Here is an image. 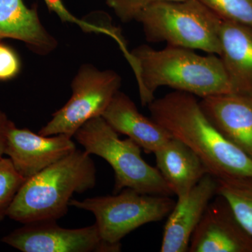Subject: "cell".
Returning a JSON list of instances; mask_svg holds the SVG:
<instances>
[{
  "label": "cell",
  "instance_id": "1",
  "mask_svg": "<svg viewBox=\"0 0 252 252\" xmlns=\"http://www.w3.org/2000/svg\"><path fill=\"white\" fill-rule=\"evenodd\" d=\"M135 74L141 103L148 105L161 87L193 94L200 98L233 94L224 66L217 55L201 56L193 50L166 46L135 48L126 56Z\"/></svg>",
  "mask_w": 252,
  "mask_h": 252
},
{
  "label": "cell",
  "instance_id": "2",
  "mask_svg": "<svg viewBox=\"0 0 252 252\" xmlns=\"http://www.w3.org/2000/svg\"><path fill=\"white\" fill-rule=\"evenodd\" d=\"M152 119L181 141L216 179L252 177V160L210 122L193 94L175 91L148 104Z\"/></svg>",
  "mask_w": 252,
  "mask_h": 252
},
{
  "label": "cell",
  "instance_id": "3",
  "mask_svg": "<svg viewBox=\"0 0 252 252\" xmlns=\"http://www.w3.org/2000/svg\"><path fill=\"white\" fill-rule=\"evenodd\" d=\"M96 173L91 155L77 149L25 181L7 217L23 224L57 220L67 213L74 193L94 188Z\"/></svg>",
  "mask_w": 252,
  "mask_h": 252
},
{
  "label": "cell",
  "instance_id": "4",
  "mask_svg": "<svg viewBox=\"0 0 252 252\" xmlns=\"http://www.w3.org/2000/svg\"><path fill=\"white\" fill-rule=\"evenodd\" d=\"M135 21L149 42L220 56L223 20L199 0L158 3L142 11Z\"/></svg>",
  "mask_w": 252,
  "mask_h": 252
},
{
  "label": "cell",
  "instance_id": "5",
  "mask_svg": "<svg viewBox=\"0 0 252 252\" xmlns=\"http://www.w3.org/2000/svg\"><path fill=\"white\" fill-rule=\"evenodd\" d=\"M73 137L86 153L102 158L112 167L116 193L129 188L151 195H173L157 167L144 160L140 146L129 137L122 140L102 117L86 122Z\"/></svg>",
  "mask_w": 252,
  "mask_h": 252
},
{
  "label": "cell",
  "instance_id": "6",
  "mask_svg": "<svg viewBox=\"0 0 252 252\" xmlns=\"http://www.w3.org/2000/svg\"><path fill=\"white\" fill-rule=\"evenodd\" d=\"M175 203L170 196L142 193L126 188L114 195L84 200L72 199L69 205L91 212L102 240L122 246L121 240L131 232L168 216Z\"/></svg>",
  "mask_w": 252,
  "mask_h": 252
},
{
  "label": "cell",
  "instance_id": "7",
  "mask_svg": "<svg viewBox=\"0 0 252 252\" xmlns=\"http://www.w3.org/2000/svg\"><path fill=\"white\" fill-rule=\"evenodd\" d=\"M121 86L122 78L115 71L101 70L89 63L82 64L73 78L70 99L53 114L38 133L74 137L86 122L102 117Z\"/></svg>",
  "mask_w": 252,
  "mask_h": 252
},
{
  "label": "cell",
  "instance_id": "8",
  "mask_svg": "<svg viewBox=\"0 0 252 252\" xmlns=\"http://www.w3.org/2000/svg\"><path fill=\"white\" fill-rule=\"evenodd\" d=\"M1 242L23 252H117L122 246L104 242L95 223L65 228L56 220L26 223L3 237Z\"/></svg>",
  "mask_w": 252,
  "mask_h": 252
},
{
  "label": "cell",
  "instance_id": "9",
  "mask_svg": "<svg viewBox=\"0 0 252 252\" xmlns=\"http://www.w3.org/2000/svg\"><path fill=\"white\" fill-rule=\"evenodd\" d=\"M76 149L69 136H44L14 125L8 133L4 155L9 157L16 171L27 180Z\"/></svg>",
  "mask_w": 252,
  "mask_h": 252
},
{
  "label": "cell",
  "instance_id": "10",
  "mask_svg": "<svg viewBox=\"0 0 252 252\" xmlns=\"http://www.w3.org/2000/svg\"><path fill=\"white\" fill-rule=\"evenodd\" d=\"M189 252H252V236L240 224L225 198L217 195L194 230Z\"/></svg>",
  "mask_w": 252,
  "mask_h": 252
},
{
  "label": "cell",
  "instance_id": "11",
  "mask_svg": "<svg viewBox=\"0 0 252 252\" xmlns=\"http://www.w3.org/2000/svg\"><path fill=\"white\" fill-rule=\"evenodd\" d=\"M217 190V179L207 174L187 195L177 198L167 216L160 252H189L194 230Z\"/></svg>",
  "mask_w": 252,
  "mask_h": 252
},
{
  "label": "cell",
  "instance_id": "12",
  "mask_svg": "<svg viewBox=\"0 0 252 252\" xmlns=\"http://www.w3.org/2000/svg\"><path fill=\"white\" fill-rule=\"evenodd\" d=\"M199 102L221 135L252 160V97L218 94Z\"/></svg>",
  "mask_w": 252,
  "mask_h": 252
},
{
  "label": "cell",
  "instance_id": "13",
  "mask_svg": "<svg viewBox=\"0 0 252 252\" xmlns=\"http://www.w3.org/2000/svg\"><path fill=\"white\" fill-rule=\"evenodd\" d=\"M102 117L116 132L127 136L147 154L155 153L172 137L152 118L141 114L135 102L120 91Z\"/></svg>",
  "mask_w": 252,
  "mask_h": 252
},
{
  "label": "cell",
  "instance_id": "14",
  "mask_svg": "<svg viewBox=\"0 0 252 252\" xmlns=\"http://www.w3.org/2000/svg\"><path fill=\"white\" fill-rule=\"evenodd\" d=\"M22 41L32 52L40 56L51 54L58 41L41 23L37 8L29 7L24 0H0V41Z\"/></svg>",
  "mask_w": 252,
  "mask_h": 252
},
{
  "label": "cell",
  "instance_id": "15",
  "mask_svg": "<svg viewBox=\"0 0 252 252\" xmlns=\"http://www.w3.org/2000/svg\"><path fill=\"white\" fill-rule=\"evenodd\" d=\"M220 58L233 94L252 97V28L222 21Z\"/></svg>",
  "mask_w": 252,
  "mask_h": 252
},
{
  "label": "cell",
  "instance_id": "16",
  "mask_svg": "<svg viewBox=\"0 0 252 252\" xmlns=\"http://www.w3.org/2000/svg\"><path fill=\"white\" fill-rule=\"evenodd\" d=\"M154 155L158 170L177 198L187 195L209 174L195 152L174 137L158 149Z\"/></svg>",
  "mask_w": 252,
  "mask_h": 252
},
{
  "label": "cell",
  "instance_id": "17",
  "mask_svg": "<svg viewBox=\"0 0 252 252\" xmlns=\"http://www.w3.org/2000/svg\"><path fill=\"white\" fill-rule=\"evenodd\" d=\"M217 180V195L225 198L240 224L252 236V177Z\"/></svg>",
  "mask_w": 252,
  "mask_h": 252
},
{
  "label": "cell",
  "instance_id": "18",
  "mask_svg": "<svg viewBox=\"0 0 252 252\" xmlns=\"http://www.w3.org/2000/svg\"><path fill=\"white\" fill-rule=\"evenodd\" d=\"M223 21L252 28V0H199Z\"/></svg>",
  "mask_w": 252,
  "mask_h": 252
},
{
  "label": "cell",
  "instance_id": "19",
  "mask_svg": "<svg viewBox=\"0 0 252 252\" xmlns=\"http://www.w3.org/2000/svg\"><path fill=\"white\" fill-rule=\"evenodd\" d=\"M26 180L16 171L9 158L0 159V223L7 217L15 196Z\"/></svg>",
  "mask_w": 252,
  "mask_h": 252
},
{
  "label": "cell",
  "instance_id": "20",
  "mask_svg": "<svg viewBox=\"0 0 252 252\" xmlns=\"http://www.w3.org/2000/svg\"><path fill=\"white\" fill-rule=\"evenodd\" d=\"M44 1L49 11L56 14L63 23L76 25L85 32L102 33L110 36L114 35L112 28L108 27L106 25L95 24L87 20L76 17L67 9L62 0H44Z\"/></svg>",
  "mask_w": 252,
  "mask_h": 252
},
{
  "label": "cell",
  "instance_id": "21",
  "mask_svg": "<svg viewBox=\"0 0 252 252\" xmlns=\"http://www.w3.org/2000/svg\"><path fill=\"white\" fill-rule=\"evenodd\" d=\"M172 1L181 0H106V3L122 22L128 23L135 21L142 11L152 5Z\"/></svg>",
  "mask_w": 252,
  "mask_h": 252
},
{
  "label": "cell",
  "instance_id": "22",
  "mask_svg": "<svg viewBox=\"0 0 252 252\" xmlns=\"http://www.w3.org/2000/svg\"><path fill=\"white\" fill-rule=\"evenodd\" d=\"M21 70V61L16 51L0 41V81L15 79Z\"/></svg>",
  "mask_w": 252,
  "mask_h": 252
},
{
  "label": "cell",
  "instance_id": "23",
  "mask_svg": "<svg viewBox=\"0 0 252 252\" xmlns=\"http://www.w3.org/2000/svg\"><path fill=\"white\" fill-rule=\"evenodd\" d=\"M14 125V123L9 119L6 113L0 109V159L4 155L5 145L9 131Z\"/></svg>",
  "mask_w": 252,
  "mask_h": 252
}]
</instances>
